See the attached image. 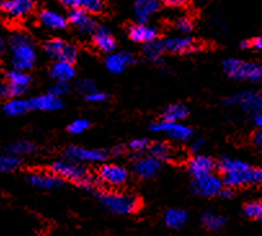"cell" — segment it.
<instances>
[{"instance_id": "1", "label": "cell", "mask_w": 262, "mask_h": 236, "mask_svg": "<svg viewBox=\"0 0 262 236\" xmlns=\"http://www.w3.org/2000/svg\"><path fill=\"white\" fill-rule=\"evenodd\" d=\"M217 168L224 174V185L229 187H241V186L256 183L257 169L252 168L249 164L232 159V157H221L217 164Z\"/></svg>"}, {"instance_id": "2", "label": "cell", "mask_w": 262, "mask_h": 236, "mask_svg": "<svg viewBox=\"0 0 262 236\" xmlns=\"http://www.w3.org/2000/svg\"><path fill=\"white\" fill-rule=\"evenodd\" d=\"M51 172L62 179L74 182L85 193H95L96 179L90 172L80 166L78 161L71 159L68 160H57L51 166Z\"/></svg>"}, {"instance_id": "3", "label": "cell", "mask_w": 262, "mask_h": 236, "mask_svg": "<svg viewBox=\"0 0 262 236\" xmlns=\"http://www.w3.org/2000/svg\"><path fill=\"white\" fill-rule=\"evenodd\" d=\"M12 55V66L17 70L27 71L34 66L36 60V52L33 41L24 34H14L9 40Z\"/></svg>"}, {"instance_id": "4", "label": "cell", "mask_w": 262, "mask_h": 236, "mask_svg": "<svg viewBox=\"0 0 262 236\" xmlns=\"http://www.w3.org/2000/svg\"><path fill=\"white\" fill-rule=\"evenodd\" d=\"M97 196L100 203L113 215H132L137 212L141 205L140 199L130 194L105 191V193H100Z\"/></svg>"}, {"instance_id": "5", "label": "cell", "mask_w": 262, "mask_h": 236, "mask_svg": "<svg viewBox=\"0 0 262 236\" xmlns=\"http://www.w3.org/2000/svg\"><path fill=\"white\" fill-rule=\"evenodd\" d=\"M225 74L232 80L249 83H262V65L256 62H247V61L229 58L224 61Z\"/></svg>"}, {"instance_id": "6", "label": "cell", "mask_w": 262, "mask_h": 236, "mask_svg": "<svg viewBox=\"0 0 262 236\" xmlns=\"http://www.w3.org/2000/svg\"><path fill=\"white\" fill-rule=\"evenodd\" d=\"M225 105L229 107H241L246 114L253 116L262 110V95L256 90H246L227 97Z\"/></svg>"}, {"instance_id": "7", "label": "cell", "mask_w": 262, "mask_h": 236, "mask_svg": "<svg viewBox=\"0 0 262 236\" xmlns=\"http://www.w3.org/2000/svg\"><path fill=\"white\" fill-rule=\"evenodd\" d=\"M44 52L51 60L65 61L74 63L78 58V51L70 43L61 40V39H51L44 44Z\"/></svg>"}, {"instance_id": "8", "label": "cell", "mask_w": 262, "mask_h": 236, "mask_svg": "<svg viewBox=\"0 0 262 236\" xmlns=\"http://www.w3.org/2000/svg\"><path fill=\"white\" fill-rule=\"evenodd\" d=\"M31 84V76L26 71L13 70L7 73V85L4 89V96L11 98H17L24 95Z\"/></svg>"}, {"instance_id": "9", "label": "cell", "mask_w": 262, "mask_h": 236, "mask_svg": "<svg viewBox=\"0 0 262 236\" xmlns=\"http://www.w3.org/2000/svg\"><path fill=\"white\" fill-rule=\"evenodd\" d=\"M150 129L152 132L167 134L170 138H174L177 141L185 142L192 137V130L187 125L181 124L180 122H167V120H160L155 122L150 125Z\"/></svg>"}, {"instance_id": "10", "label": "cell", "mask_w": 262, "mask_h": 236, "mask_svg": "<svg viewBox=\"0 0 262 236\" xmlns=\"http://www.w3.org/2000/svg\"><path fill=\"white\" fill-rule=\"evenodd\" d=\"M65 156L78 163H101L105 161L108 152L102 149H85L80 146H69L65 149Z\"/></svg>"}, {"instance_id": "11", "label": "cell", "mask_w": 262, "mask_h": 236, "mask_svg": "<svg viewBox=\"0 0 262 236\" xmlns=\"http://www.w3.org/2000/svg\"><path fill=\"white\" fill-rule=\"evenodd\" d=\"M191 187L198 195L211 198V196L219 195L221 188L224 187V181L220 177L214 176L213 173L206 174V176L194 178Z\"/></svg>"}, {"instance_id": "12", "label": "cell", "mask_w": 262, "mask_h": 236, "mask_svg": "<svg viewBox=\"0 0 262 236\" xmlns=\"http://www.w3.org/2000/svg\"><path fill=\"white\" fill-rule=\"evenodd\" d=\"M98 179L106 185L122 186L127 182L129 172L119 164H103L98 169Z\"/></svg>"}, {"instance_id": "13", "label": "cell", "mask_w": 262, "mask_h": 236, "mask_svg": "<svg viewBox=\"0 0 262 236\" xmlns=\"http://www.w3.org/2000/svg\"><path fill=\"white\" fill-rule=\"evenodd\" d=\"M162 169V160L157 157L142 156L133 161V173L142 179H150L157 176Z\"/></svg>"}, {"instance_id": "14", "label": "cell", "mask_w": 262, "mask_h": 236, "mask_svg": "<svg viewBox=\"0 0 262 236\" xmlns=\"http://www.w3.org/2000/svg\"><path fill=\"white\" fill-rule=\"evenodd\" d=\"M165 52L176 53V55H192L195 52L200 51V45L195 43L192 38L181 36V38H169L163 40Z\"/></svg>"}, {"instance_id": "15", "label": "cell", "mask_w": 262, "mask_h": 236, "mask_svg": "<svg viewBox=\"0 0 262 236\" xmlns=\"http://www.w3.org/2000/svg\"><path fill=\"white\" fill-rule=\"evenodd\" d=\"M216 161L207 155L198 154L192 156L187 163V169L194 178L213 173L216 169Z\"/></svg>"}, {"instance_id": "16", "label": "cell", "mask_w": 262, "mask_h": 236, "mask_svg": "<svg viewBox=\"0 0 262 236\" xmlns=\"http://www.w3.org/2000/svg\"><path fill=\"white\" fill-rule=\"evenodd\" d=\"M33 8V0H3L0 3V9L11 18H21L30 13Z\"/></svg>"}, {"instance_id": "17", "label": "cell", "mask_w": 262, "mask_h": 236, "mask_svg": "<svg viewBox=\"0 0 262 236\" xmlns=\"http://www.w3.org/2000/svg\"><path fill=\"white\" fill-rule=\"evenodd\" d=\"M128 35H129L130 40H133L135 43L147 44L152 40H157L159 31L150 25L137 22L128 29Z\"/></svg>"}, {"instance_id": "18", "label": "cell", "mask_w": 262, "mask_h": 236, "mask_svg": "<svg viewBox=\"0 0 262 236\" xmlns=\"http://www.w3.org/2000/svg\"><path fill=\"white\" fill-rule=\"evenodd\" d=\"M27 182L41 190H53L63 186V179L54 173H31L27 176Z\"/></svg>"}, {"instance_id": "19", "label": "cell", "mask_w": 262, "mask_h": 236, "mask_svg": "<svg viewBox=\"0 0 262 236\" xmlns=\"http://www.w3.org/2000/svg\"><path fill=\"white\" fill-rule=\"evenodd\" d=\"M135 62V58L128 52H113L108 53L105 60L106 68L111 74H120Z\"/></svg>"}, {"instance_id": "20", "label": "cell", "mask_w": 262, "mask_h": 236, "mask_svg": "<svg viewBox=\"0 0 262 236\" xmlns=\"http://www.w3.org/2000/svg\"><path fill=\"white\" fill-rule=\"evenodd\" d=\"M31 110H39V111H56L63 106L61 97L48 92L46 95L38 96L29 100Z\"/></svg>"}, {"instance_id": "21", "label": "cell", "mask_w": 262, "mask_h": 236, "mask_svg": "<svg viewBox=\"0 0 262 236\" xmlns=\"http://www.w3.org/2000/svg\"><path fill=\"white\" fill-rule=\"evenodd\" d=\"M69 22L80 33L84 34L93 33L97 29L95 19L90 16L88 12L83 11V9H71V12L69 13Z\"/></svg>"}, {"instance_id": "22", "label": "cell", "mask_w": 262, "mask_h": 236, "mask_svg": "<svg viewBox=\"0 0 262 236\" xmlns=\"http://www.w3.org/2000/svg\"><path fill=\"white\" fill-rule=\"evenodd\" d=\"M93 43L98 51L103 53H113L116 48V41L110 31L105 28H97L93 31Z\"/></svg>"}, {"instance_id": "23", "label": "cell", "mask_w": 262, "mask_h": 236, "mask_svg": "<svg viewBox=\"0 0 262 236\" xmlns=\"http://www.w3.org/2000/svg\"><path fill=\"white\" fill-rule=\"evenodd\" d=\"M160 8L158 0H136L135 2V16L137 22L146 23L150 17L157 13Z\"/></svg>"}, {"instance_id": "24", "label": "cell", "mask_w": 262, "mask_h": 236, "mask_svg": "<svg viewBox=\"0 0 262 236\" xmlns=\"http://www.w3.org/2000/svg\"><path fill=\"white\" fill-rule=\"evenodd\" d=\"M39 21L44 28L51 29V30H63L68 26V21L62 14L51 9H44L39 14Z\"/></svg>"}, {"instance_id": "25", "label": "cell", "mask_w": 262, "mask_h": 236, "mask_svg": "<svg viewBox=\"0 0 262 236\" xmlns=\"http://www.w3.org/2000/svg\"><path fill=\"white\" fill-rule=\"evenodd\" d=\"M51 76L56 82L69 83L75 76V68L73 63L65 61H56L51 67Z\"/></svg>"}, {"instance_id": "26", "label": "cell", "mask_w": 262, "mask_h": 236, "mask_svg": "<svg viewBox=\"0 0 262 236\" xmlns=\"http://www.w3.org/2000/svg\"><path fill=\"white\" fill-rule=\"evenodd\" d=\"M61 3L71 9H83L88 13H98L103 8L102 0H61Z\"/></svg>"}, {"instance_id": "27", "label": "cell", "mask_w": 262, "mask_h": 236, "mask_svg": "<svg viewBox=\"0 0 262 236\" xmlns=\"http://www.w3.org/2000/svg\"><path fill=\"white\" fill-rule=\"evenodd\" d=\"M186 221L187 213L185 212L184 209L172 208L167 210L164 216V223L169 228H173V230H180L181 227H184Z\"/></svg>"}, {"instance_id": "28", "label": "cell", "mask_w": 262, "mask_h": 236, "mask_svg": "<svg viewBox=\"0 0 262 236\" xmlns=\"http://www.w3.org/2000/svg\"><path fill=\"white\" fill-rule=\"evenodd\" d=\"M31 110L30 102L29 100H21V98H13L9 100L8 102L4 105V112L9 116H18V115H24Z\"/></svg>"}, {"instance_id": "29", "label": "cell", "mask_w": 262, "mask_h": 236, "mask_svg": "<svg viewBox=\"0 0 262 236\" xmlns=\"http://www.w3.org/2000/svg\"><path fill=\"white\" fill-rule=\"evenodd\" d=\"M187 114H189V111L184 105L173 103V105L165 107L162 114V119L167 120V122H181V120L186 119Z\"/></svg>"}, {"instance_id": "30", "label": "cell", "mask_w": 262, "mask_h": 236, "mask_svg": "<svg viewBox=\"0 0 262 236\" xmlns=\"http://www.w3.org/2000/svg\"><path fill=\"white\" fill-rule=\"evenodd\" d=\"M164 52V43H163V40H158V39L145 44V46H143V55L151 62H159Z\"/></svg>"}, {"instance_id": "31", "label": "cell", "mask_w": 262, "mask_h": 236, "mask_svg": "<svg viewBox=\"0 0 262 236\" xmlns=\"http://www.w3.org/2000/svg\"><path fill=\"white\" fill-rule=\"evenodd\" d=\"M7 154L14 155V156H24V155H30L36 151V146L30 141H17L9 145L6 149Z\"/></svg>"}, {"instance_id": "32", "label": "cell", "mask_w": 262, "mask_h": 236, "mask_svg": "<svg viewBox=\"0 0 262 236\" xmlns=\"http://www.w3.org/2000/svg\"><path fill=\"white\" fill-rule=\"evenodd\" d=\"M202 223L207 230L219 231L226 223V218L221 215H217L214 212H206L202 216Z\"/></svg>"}, {"instance_id": "33", "label": "cell", "mask_w": 262, "mask_h": 236, "mask_svg": "<svg viewBox=\"0 0 262 236\" xmlns=\"http://www.w3.org/2000/svg\"><path fill=\"white\" fill-rule=\"evenodd\" d=\"M22 159L14 155H0V173H9L14 172L21 167Z\"/></svg>"}, {"instance_id": "34", "label": "cell", "mask_w": 262, "mask_h": 236, "mask_svg": "<svg viewBox=\"0 0 262 236\" xmlns=\"http://www.w3.org/2000/svg\"><path fill=\"white\" fill-rule=\"evenodd\" d=\"M147 151H149V154L151 156L157 157V159L163 161L167 160L168 157H169L172 150H170L169 145L167 142H154V144H150Z\"/></svg>"}, {"instance_id": "35", "label": "cell", "mask_w": 262, "mask_h": 236, "mask_svg": "<svg viewBox=\"0 0 262 236\" xmlns=\"http://www.w3.org/2000/svg\"><path fill=\"white\" fill-rule=\"evenodd\" d=\"M174 28H176V30L180 31V33H191L192 29H194V21H192L190 17L182 16L176 19V22H174Z\"/></svg>"}, {"instance_id": "36", "label": "cell", "mask_w": 262, "mask_h": 236, "mask_svg": "<svg viewBox=\"0 0 262 236\" xmlns=\"http://www.w3.org/2000/svg\"><path fill=\"white\" fill-rule=\"evenodd\" d=\"M90 127L91 124L86 119H75L70 123L68 129L71 134H81Z\"/></svg>"}, {"instance_id": "37", "label": "cell", "mask_w": 262, "mask_h": 236, "mask_svg": "<svg viewBox=\"0 0 262 236\" xmlns=\"http://www.w3.org/2000/svg\"><path fill=\"white\" fill-rule=\"evenodd\" d=\"M244 215L249 218H256L258 220V217L262 213V204L259 201H251V203H247L244 205Z\"/></svg>"}, {"instance_id": "38", "label": "cell", "mask_w": 262, "mask_h": 236, "mask_svg": "<svg viewBox=\"0 0 262 236\" xmlns=\"http://www.w3.org/2000/svg\"><path fill=\"white\" fill-rule=\"evenodd\" d=\"M150 146V142L147 138H136V139H132V141L129 142V145H128V147H129L130 151L133 152V154H140V152H143L145 150L149 149Z\"/></svg>"}, {"instance_id": "39", "label": "cell", "mask_w": 262, "mask_h": 236, "mask_svg": "<svg viewBox=\"0 0 262 236\" xmlns=\"http://www.w3.org/2000/svg\"><path fill=\"white\" fill-rule=\"evenodd\" d=\"M78 90L80 93H83L84 96L90 95V93L95 92L96 89H97V87H96L95 83L91 80V79H83V80H80V82H78Z\"/></svg>"}, {"instance_id": "40", "label": "cell", "mask_w": 262, "mask_h": 236, "mask_svg": "<svg viewBox=\"0 0 262 236\" xmlns=\"http://www.w3.org/2000/svg\"><path fill=\"white\" fill-rule=\"evenodd\" d=\"M69 90H70V87H69L68 83L56 82V84L51 88V90H49V92L53 93V95H56V96H58V97H62V96L66 95Z\"/></svg>"}, {"instance_id": "41", "label": "cell", "mask_w": 262, "mask_h": 236, "mask_svg": "<svg viewBox=\"0 0 262 236\" xmlns=\"http://www.w3.org/2000/svg\"><path fill=\"white\" fill-rule=\"evenodd\" d=\"M106 100H107V96L98 89H96L95 92H92V93H90V95L85 96V101H88V102H91V103H102V102H105Z\"/></svg>"}, {"instance_id": "42", "label": "cell", "mask_w": 262, "mask_h": 236, "mask_svg": "<svg viewBox=\"0 0 262 236\" xmlns=\"http://www.w3.org/2000/svg\"><path fill=\"white\" fill-rule=\"evenodd\" d=\"M187 0H163V3L172 8H179V7H184L186 4Z\"/></svg>"}, {"instance_id": "43", "label": "cell", "mask_w": 262, "mask_h": 236, "mask_svg": "<svg viewBox=\"0 0 262 236\" xmlns=\"http://www.w3.org/2000/svg\"><path fill=\"white\" fill-rule=\"evenodd\" d=\"M219 195L224 199H230L234 196V190H232V187H229V186L224 185V187L221 188V191H220Z\"/></svg>"}, {"instance_id": "44", "label": "cell", "mask_w": 262, "mask_h": 236, "mask_svg": "<svg viewBox=\"0 0 262 236\" xmlns=\"http://www.w3.org/2000/svg\"><path fill=\"white\" fill-rule=\"evenodd\" d=\"M252 141H253V144L257 147L262 149V130H257L256 133L253 134V137H252Z\"/></svg>"}, {"instance_id": "45", "label": "cell", "mask_w": 262, "mask_h": 236, "mask_svg": "<svg viewBox=\"0 0 262 236\" xmlns=\"http://www.w3.org/2000/svg\"><path fill=\"white\" fill-rule=\"evenodd\" d=\"M251 48L257 49V51H261L262 49V36H257L253 40H251Z\"/></svg>"}, {"instance_id": "46", "label": "cell", "mask_w": 262, "mask_h": 236, "mask_svg": "<svg viewBox=\"0 0 262 236\" xmlns=\"http://www.w3.org/2000/svg\"><path fill=\"white\" fill-rule=\"evenodd\" d=\"M202 147H203V139H195L191 145V150L194 152L200 151V149H202Z\"/></svg>"}, {"instance_id": "47", "label": "cell", "mask_w": 262, "mask_h": 236, "mask_svg": "<svg viewBox=\"0 0 262 236\" xmlns=\"http://www.w3.org/2000/svg\"><path fill=\"white\" fill-rule=\"evenodd\" d=\"M241 48L242 49H248L251 48V40H243L241 43Z\"/></svg>"}, {"instance_id": "48", "label": "cell", "mask_w": 262, "mask_h": 236, "mask_svg": "<svg viewBox=\"0 0 262 236\" xmlns=\"http://www.w3.org/2000/svg\"><path fill=\"white\" fill-rule=\"evenodd\" d=\"M4 48H6V41L3 38H0V52H3Z\"/></svg>"}, {"instance_id": "49", "label": "cell", "mask_w": 262, "mask_h": 236, "mask_svg": "<svg viewBox=\"0 0 262 236\" xmlns=\"http://www.w3.org/2000/svg\"><path fill=\"white\" fill-rule=\"evenodd\" d=\"M4 89H6V87L0 84V96H4Z\"/></svg>"}, {"instance_id": "50", "label": "cell", "mask_w": 262, "mask_h": 236, "mask_svg": "<svg viewBox=\"0 0 262 236\" xmlns=\"http://www.w3.org/2000/svg\"><path fill=\"white\" fill-rule=\"evenodd\" d=\"M258 221H262V213H261V216L258 217Z\"/></svg>"}, {"instance_id": "51", "label": "cell", "mask_w": 262, "mask_h": 236, "mask_svg": "<svg viewBox=\"0 0 262 236\" xmlns=\"http://www.w3.org/2000/svg\"><path fill=\"white\" fill-rule=\"evenodd\" d=\"M261 187H262V185H261Z\"/></svg>"}]
</instances>
